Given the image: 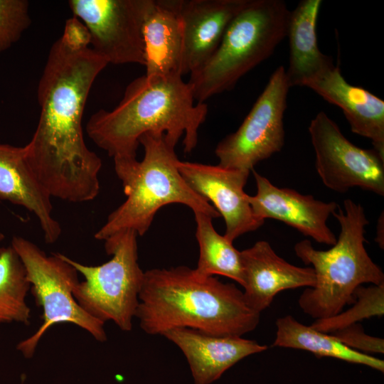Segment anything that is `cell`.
<instances>
[{
	"mask_svg": "<svg viewBox=\"0 0 384 384\" xmlns=\"http://www.w3.org/2000/svg\"><path fill=\"white\" fill-rule=\"evenodd\" d=\"M196 223V238L199 245V258L195 272L203 277L222 275L244 284L240 251L233 242L213 228V218L201 212L193 213Z\"/></svg>",
	"mask_w": 384,
	"mask_h": 384,
	"instance_id": "obj_22",
	"label": "cell"
},
{
	"mask_svg": "<svg viewBox=\"0 0 384 384\" xmlns=\"http://www.w3.org/2000/svg\"><path fill=\"white\" fill-rule=\"evenodd\" d=\"M275 324L277 331L274 346L304 350L318 357L334 358L384 371L383 360L351 349L330 334L306 326L292 315L278 318Z\"/></svg>",
	"mask_w": 384,
	"mask_h": 384,
	"instance_id": "obj_21",
	"label": "cell"
},
{
	"mask_svg": "<svg viewBox=\"0 0 384 384\" xmlns=\"http://www.w3.org/2000/svg\"><path fill=\"white\" fill-rule=\"evenodd\" d=\"M142 36L145 75L183 76V34L178 0H144Z\"/></svg>",
	"mask_w": 384,
	"mask_h": 384,
	"instance_id": "obj_19",
	"label": "cell"
},
{
	"mask_svg": "<svg viewBox=\"0 0 384 384\" xmlns=\"http://www.w3.org/2000/svg\"><path fill=\"white\" fill-rule=\"evenodd\" d=\"M252 171L257 193L248 196V201L257 218L282 221L319 243H336L337 238L327 225L330 215L339 207L336 202H325L292 188H279L254 169Z\"/></svg>",
	"mask_w": 384,
	"mask_h": 384,
	"instance_id": "obj_13",
	"label": "cell"
},
{
	"mask_svg": "<svg viewBox=\"0 0 384 384\" xmlns=\"http://www.w3.org/2000/svg\"><path fill=\"white\" fill-rule=\"evenodd\" d=\"M315 166L324 185L337 193L352 188L384 196V157L351 143L337 124L319 112L309 126Z\"/></svg>",
	"mask_w": 384,
	"mask_h": 384,
	"instance_id": "obj_10",
	"label": "cell"
},
{
	"mask_svg": "<svg viewBox=\"0 0 384 384\" xmlns=\"http://www.w3.org/2000/svg\"><path fill=\"white\" fill-rule=\"evenodd\" d=\"M307 87L331 104L339 107L352 132L369 139L384 157V101L366 89L346 81L334 65L309 81Z\"/></svg>",
	"mask_w": 384,
	"mask_h": 384,
	"instance_id": "obj_17",
	"label": "cell"
},
{
	"mask_svg": "<svg viewBox=\"0 0 384 384\" xmlns=\"http://www.w3.org/2000/svg\"><path fill=\"white\" fill-rule=\"evenodd\" d=\"M195 102L191 85L181 75H144L127 85L114 109L94 113L85 130L113 159H137L139 139L149 132L165 133L176 144L183 137V151L191 153L208 114L205 102Z\"/></svg>",
	"mask_w": 384,
	"mask_h": 384,
	"instance_id": "obj_3",
	"label": "cell"
},
{
	"mask_svg": "<svg viewBox=\"0 0 384 384\" xmlns=\"http://www.w3.org/2000/svg\"><path fill=\"white\" fill-rule=\"evenodd\" d=\"M290 11L282 0H247L217 49L188 81L197 102L230 90L287 37Z\"/></svg>",
	"mask_w": 384,
	"mask_h": 384,
	"instance_id": "obj_6",
	"label": "cell"
},
{
	"mask_svg": "<svg viewBox=\"0 0 384 384\" xmlns=\"http://www.w3.org/2000/svg\"><path fill=\"white\" fill-rule=\"evenodd\" d=\"M139 143L144 150L142 161L114 159V171L127 198L109 215L95 233V239L105 240L126 230L142 236L150 228L156 212L168 204H183L193 213L201 212L213 219L220 216L212 204L183 179L177 168L176 144L165 133L146 132L140 137Z\"/></svg>",
	"mask_w": 384,
	"mask_h": 384,
	"instance_id": "obj_4",
	"label": "cell"
},
{
	"mask_svg": "<svg viewBox=\"0 0 384 384\" xmlns=\"http://www.w3.org/2000/svg\"><path fill=\"white\" fill-rule=\"evenodd\" d=\"M137 235L126 230L104 240L112 258L100 265H85L60 253L85 278L73 290L78 304L94 318L112 321L124 331L132 329L144 276L138 262Z\"/></svg>",
	"mask_w": 384,
	"mask_h": 384,
	"instance_id": "obj_7",
	"label": "cell"
},
{
	"mask_svg": "<svg viewBox=\"0 0 384 384\" xmlns=\"http://www.w3.org/2000/svg\"><path fill=\"white\" fill-rule=\"evenodd\" d=\"M289 88L285 70L279 66L241 125L218 144L215 154L219 166L250 171L259 162L282 150Z\"/></svg>",
	"mask_w": 384,
	"mask_h": 384,
	"instance_id": "obj_9",
	"label": "cell"
},
{
	"mask_svg": "<svg viewBox=\"0 0 384 384\" xmlns=\"http://www.w3.org/2000/svg\"><path fill=\"white\" fill-rule=\"evenodd\" d=\"M135 317L149 335L189 328L220 336H242L257 326L260 313L235 284L203 277L186 266L144 272Z\"/></svg>",
	"mask_w": 384,
	"mask_h": 384,
	"instance_id": "obj_2",
	"label": "cell"
},
{
	"mask_svg": "<svg viewBox=\"0 0 384 384\" xmlns=\"http://www.w3.org/2000/svg\"><path fill=\"white\" fill-rule=\"evenodd\" d=\"M0 200L33 213L46 243L60 238L62 228L53 216L51 196L31 169L24 146L0 144Z\"/></svg>",
	"mask_w": 384,
	"mask_h": 384,
	"instance_id": "obj_18",
	"label": "cell"
},
{
	"mask_svg": "<svg viewBox=\"0 0 384 384\" xmlns=\"http://www.w3.org/2000/svg\"><path fill=\"white\" fill-rule=\"evenodd\" d=\"M144 0H70L73 17L85 27L90 46L108 64L145 65Z\"/></svg>",
	"mask_w": 384,
	"mask_h": 384,
	"instance_id": "obj_11",
	"label": "cell"
},
{
	"mask_svg": "<svg viewBox=\"0 0 384 384\" xmlns=\"http://www.w3.org/2000/svg\"><path fill=\"white\" fill-rule=\"evenodd\" d=\"M5 236L3 233H0V243L4 239Z\"/></svg>",
	"mask_w": 384,
	"mask_h": 384,
	"instance_id": "obj_28",
	"label": "cell"
},
{
	"mask_svg": "<svg viewBox=\"0 0 384 384\" xmlns=\"http://www.w3.org/2000/svg\"><path fill=\"white\" fill-rule=\"evenodd\" d=\"M383 212L380 213L376 226V235L375 241L380 249H384V218Z\"/></svg>",
	"mask_w": 384,
	"mask_h": 384,
	"instance_id": "obj_27",
	"label": "cell"
},
{
	"mask_svg": "<svg viewBox=\"0 0 384 384\" xmlns=\"http://www.w3.org/2000/svg\"><path fill=\"white\" fill-rule=\"evenodd\" d=\"M162 336L182 351L195 384H211L240 361L268 348L242 336H215L189 328L173 329Z\"/></svg>",
	"mask_w": 384,
	"mask_h": 384,
	"instance_id": "obj_15",
	"label": "cell"
},
{
	"mask_svg": "<svg viewBox=\"0 0 384 384\" xmlns=\"http://www.w3.org/2000/svg\"><path fill=\"white\" fill-rule=\"evenodd\" d=\"M26 0H0V54L10 48L29 27Z\"/></svg>",
	"mask_w": 384,
	"mask_h": 384,
	"instance_id": "obj_25",
	"label": "cell"
},
{
	"mask_svg": "<svg viewBox=\"0 0 384 384\" xmlns=\"http://www.w3.org/2000/svg\"><path fill=\"white\" fill-rule=\"evenodd\" d=\"M332 215L340 225L336 243L327 250L315 249L309 240L294 245L296 255L311 265L316 283L301 294L298 303L302 311L316 319H326L342 311L355 302L354 292L361 285L384 284V274L365 247L366 227L369 221L360 203L343 201Z\"/></svg>",
	"mask_w": 384,
	"mask_h": 384,
	"instance_id": "obj_5",
	"label": "cell"
},
{
	"mask_svg": "<svg viewBox=\"0 0 384 384\" xmlns=\"http://www.w3.org/2000/svg\"><path fill=\"white\" fill-rule=\"evenodd\" d=\"M247 0H178L183 34L182 75L201 68Z\"/></svg>",
	"mask_w": 384,
	"mask_h": 384,
	"instance_id": "obj_16",
	"label": "cell"
},
{
	"mask_svg": "<svg viewBox=\"0 0 384 384\" xmlns=\"http://www.w3.org/2000/svg\"><path fill=\"white\" fill-rule=\"evenodd\" d=\"M330 334L346 346L361 353H384V340L366 334L358 324L348 326Z\"/></svg>",
	"mask_w": 384,
	"mask_h": 384,
	"instance_id": "obj_26",
	"label": "cell"
},
{
	"mask_svg": "<svg viewBox=\"0 0 384 384\" xmlns=\"http://www.w3.org/2000/svg\"><path fill=\"white\" fill-rule=\"evenodd\" d=\"M30 290L25 267L11 247H0V324L28 325L31 309L26 303Z\"/></svg>",
	"mask_w": 384,
	"mask_h": 384,
	"instance_id": "obj_23",
	"label": "cell"
},
{
	"mask_svg": "<svg viewBox=\"0 0 384 384\" xmlns=\"http://www.w3.org/2000/svg\"><path fill=\"white\" fill-rule=\"evenodd\" d=\"M107 65L90 47L84 25L68 18L48 53L37 87L38 122L24 146L31 169L51 198L84 203L100 192L102 160L87 148L82 122L92 85Z\"/></svg>",
	"mask_w": 384,
	"mask_h": 384,
	"instance_id": "obj_1",
	"label": "cell"
},
{
	"mask_svg": "<svg viewBox=\"0 0 384 384\" xmlns=\"http://www.w3.org/2000/svg\"><path fill=\"white\" fill-rule=\"evenodd\" d=\"M11 245L25 267L36 304L43 309L42 324L16 346L23 356L32 358L45 333L51 326L63 323L73 324L97 341H106L105 323L87 314L73 297V290L80 282L75 267L60 253L48 256L38 245L23 237L14 236Z\"/></svg>",
	"mask_w": 384,
	"mask_h": 384,
	"instance_id": "obj_8",
	"label": "cell"
},
{
	"mask_svg": "<svg viewBox=\"0 0 384 384\" xmlns=\"http://www.w3.org/2000/svg\"><path fill=\"white\" fill-rule=\"evenodd\" d=\"M321 0H302L290 11L287 35L289 58L285 70L289 87L306 84L331 68V57L321 52L317 43L316 22Z\"/></svg>",
	"mask_w": 384,
	"mask_h": 384,
	"instance_id": "obj_20",
	"label": "cell"
},
{
	"mask_svg": "<svg viewBox=\"0 0 384 384\" xmlns=\"http://www.w3.org/2000/svg\"><path fill=\"white\" fill-rule=\"evenodd\" d=\"M353 306L346 311L326 319H316L310 325L314 329L331 334L358 321L384 314V284L359 286L354 292Z\"/></svg>",
	"mask_w": 384,
	"mask_h": 384,
	"instance_id": "obj_24",
	"label": "cell"
},
{
	"mask_svg": "<svg viewBox=\"0 0 384 384\" xmlns=\"http://www.w3.org/2000/svg\"><path fill=\"white\" fill-rule=\"evenodd\" d=\"M243 270V296L247 304L261 313L280 292L312 287L316 283L312 267L294 265L279 256L265 240L240 251Z\"/></svg>",
	"mask_w": 384,
	"mask_h": 384,
	"instance_id": "obj_14",
	"label": "cell"
},
{
	"mask_svg": "<svg viewBox=\"0 0 384 384\" xmlns=\"http://www.w3.org/2000/svg\"><path fill=\"white\" fill-rule=\"evenodd\" d=\"M177 168L188 186L206 198L225 223L224 237L230 242L257 230L263 220L252 210L244 191L250 171L178 160Z\"/></svg>",
	"mask_w": 384,
	"mask_h": 384,
	"instance_id": "obj_12",
	"label": "cell"
}]
</instances>
